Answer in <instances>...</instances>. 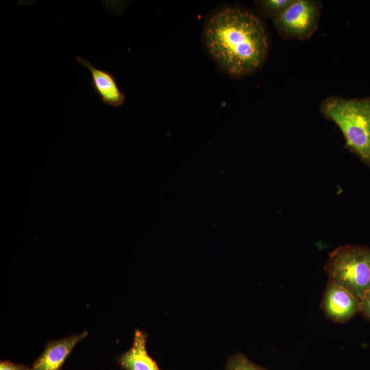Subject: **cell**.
Wrapping results in <instances>:
<instances>
[{
	"instance_id": "cell-1",
	"label": "cell",
	"mask_w": 370,
	"mask_h": 370,
	"mask_svg": "<svg viewBox=\"0 0 370 370\" xmlns=\"http://www.w3.org/2000/svg\"><path fill=\"white\" fill-rule=\"evenodd\" d=\"M203 40L218 68L235 79L258 71L269 50L267 34L260 18L234 5L218 8L208 16Z\"/></svg>"
},
{
	"instance_id": "cell-2",
	"label": "cell",
	"mask_w": 370,
	"mask_h": 370,
	"mask_svg": "<svg viewBox=\"0 0 370 370\" xmlns=\"http://www.w3.org/2000/svg\"><path fill=\"white\" fill-rule=\"evenodd\" d=\"M319 111L338 127L346 147L370 167V97L330 96L321 101Z\"/></svg>"
},
{
	"instance_id": "cell-3",
	"label": "cell",
	"mask_w": 370,
	"mask_h": 370,
	"mask_svg": "<svg viewBox=\"0 0 370 370\" xmlns=\"http://www.w3.org/2000/svg\"><path fill=\"white\" fill-rule=\"evenodd\" d=\"M324 269L328 281L345 288L360 301L370 290V249L343 245L329 255Z\"/></svg>"
},
{
	"instance_id": "cell-4",
	"label": "cell",
	"mask_w": 370,
	"mask_h": 370,
	"mask_svg": "<svg viewBox=\"0 0 370 370\" xmlns=\"http://www.w3.org/2000/svg\"><path fill=\"white\" fill-rule=\"evenodd\" d=\"M321 8L319 1L293 0L286 10L272 21L284 38L308 39L318 29Z\"/></svg>"
},
{
	"instance_id": "cell-5",
	"label": "cell",
	"mask_w": 370,
	"mask_h": 370,
	"mask_svg": "<svg viewBox=\"0 0 370 370\" xmlns=\"http://www.w3.org/2000/svg\"><path fill=\"white\" fill-rule=\"evenodd\" d=\"M360 301L340 285L328 281L321 308L326 317L343 323L360 311Z\"/></svg>"
},
{
	"instance_id": "cell-6",
	"label": "cell",
	"mask_w": 370,
	"mask_h": 370,
	"mask_svg": "<svg viewBox=\"0 0 370 370\" xmlns=\"http://www.w3.org/2000/svg\"><path fill=\"white\" fill-rule=\"evenodd\" d=\"M88 334L87 331H84L59 340L49 341L42 354L34 362L31 369L60 370L74 347Z\"/></svg>"
},
{
	"instance_id": "cell-7",
	"label": "cell",
	"mask_w": 370,
	"mask_h": 370,
	"mask_svg": "<svg viewBox=\"0 0 370 370\" xmlns=\"http://www.w3.org/2000/svg\"><path fill=\"white\" fill-rule=\"evenodd\" d=\"M75 60L82 66L90 71L92 89L104 104L117 108L124 103L125 95L112 73L96 68L88 60L81 57L77 56Z\"/></svg>"
},
{
	"instance_id": "cell-8",
	"label": "cell",
	"mask_w": 370,
	"mask_h": 370,
	"mask_svg": "<svg viewBox=\"0 0 370 370\" xmlns=\"http://www.w3.org/2000/svg\"><path fill=\"white\" fill-rule=\"evenodd\" d=\"M146 347L147 334L136 329L132 347L118 358L119 366L124 370H160Z\"/></svg>"
},
{
	"instance_id": "cell-9",
	"label": "cell",
	"mask_w": 370,
	"mask_h": 370,
	"mask_svg": "<svg viewBox=\"0 0 370 370\" xmlns=\"http://www.w3.org/2000/svg\"><path fill=\"white\" fill-rule=\"evenodd\" d=\"M293 0H260L255 3L259 13L272 21L278 18L293 3Z\"/></svg>"
},
{
	"instance_id": "cell-10",
	"label": "cell",
	"mask_w": 370,
	"mask_h": 370,
	"mask_svg": "<svg viewBox=\"0 0 370 370\" xmlns=\"http://www.w3.org/2000/svg\"><path fill=\"white\" fill-rule=\"evenodd\" d=\"M226 370H268L254 363L245 355L237 353L228 358Z\"/></svg>"
},
{
	"instance_id": "cell-11",
	"label": "cell",
	"mask_w": 370,
	"mask_h": 370,
	"mask_svg": "<svg viewBox=\"0 0 370 370\" xmlns=\"http://www.w3.org/2000/svg\"><path fill=\"white\" fill-rule=\"evenodd\" d=\"M359 312H360L366 319L370 321V290L360 300Z\"/></svg>"
},
{
	"instance_id": "cell-12",
	"label": "cell",
	"mask_w": 370,
	"mask_h": 370,
	"mask_svg": "<svg viewBox=\"0 0 370 370\" xmlns=\"http://www.w3.org/2000/svg\"><path fill=\"white\" fill-rule=\"evenodd\" d=\"M0 370H32L26 365L14 363L8 360H1Z\"/></svg>"
}]
</instances>
